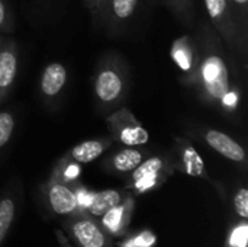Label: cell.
Returning a JSON list of instances; mask_svg holds the SVG:
<instances>
[{"mask_svg":"<svg viewBox=\"0 0 248 247\" xmlns=\"http://www.w3.org/2000/svg\"><path fill=\"white\" fill-rule=\"evenodd\" d=\"M52 175H55L58 179H61L62 182L68 183V185H74L77 182H80V176H81V165L67 159L65 156H62L54 166Z\"/></svg>","mask_w":248,"mask_h":247,"instance_id":"19","label":"cell"},{"mask_svg":"<svg viewBox=\"0 0 248 247\" xmlns=\"http://www.w3.org/2000/svg\"><path fill=\"white\" fill-rule=\"evenodd\" d=\"M248 224L247 220H238L231 224L227 231L224 247H247Z\"/></svg>","mask_w":248,"mask_h":247,"instance_id":"22","label":"cell"},{"mask_svg":"<svg viewBox=\"0 0 248 247\" xmlns=\"http://www.w3.org/2000/svg\"><path fill=\"white\" fill-rule=\"evenodd\" d=\"M61 227L76 247H115V239L106 233L97 218L86 211L62 218Z\"/></svg>","mask_w":248,"mask_h":247,"instance_id":"5","label":"cell"},{"mask_svg":"<svg viewBox=\"0 0 248 247\" xmlns=\"http://www.w3.org/2000/svg\"><path fill=\"white\" fill-rule=\"evenodd\" d=\"M128 194L129 192L126 189H105L94 192L93 201L86 213H89L94 218H100L106 211L121 204Z\"/></svg>","mask_w":248,"mask_h":247,"instance_id":"18","label":"cell"},{"mask_svg":"<svg viewBox=\"0 0 248 247\" xmlns=\"http://www.w3.org/2000/svg\"><path fill=\"white\" fill-rule=\"evenodd\" d=\"M134 210H135V197L129 192L121 204L106 211L97 220L109 236H112L113 239H119L129 233V224L132 220Z\"/></svg>","mask_w":248,"mask_h":247,"instance_id":"12","label":"cell"},{"mask_svg":"<svg viewBox=\"0 0 248 247\" xmlns=\"http://www.w3.org/2000/svg\"><path fill=\"white\" fill-rule=\"evenodd\" d=\"M15 29V17L7 0H0V32L9 33Z\"/></svg>","mask_w":248,"mask_h":247,"instance_id":"26","label":"cell"},{"mask_svg":"<svg viewBox=\"0 0 248 247\" xmlns=\"http://www.w3.org/2000/svg\"><path fill=\"white\" fill-rule=\"evenodd\" d=\"M195 39L199 49V64L192 89L196 90L203 103L219 108L225 95L238 86L232 83L230 52L211 23L205 19L199 22Z\"/></svg>","mask_w":248,"mask_h":247,"instance_id":"1","label":"cell"},{"mask_svg":"<svg viewBox=\"0 0 248 247\" xmlns=\"http://www.w3.org/2000/svg\"><path fill=\"white\" fill-rule=\"evenodd\" d=\"M241 28L248 33V0H230Z\"/></svg>","mask_w":248,"mask_h":247,"instance_id":"27","label":"cell"},{"mask_svg":"<svg viewBox=\"0 0 248 247\" xmlns=\"http://www.w3.org/2000/svg\"><path fill=\"white\" fill-rule=\"evenodd\" d=\"M209 23L227 47L228 52L247 58V32L241 28L230 0H203Z\"/></svg>","mask_w":248,"mask_h":247,"instance_id":"3","label":"cell"},{"mask_svg":"<svg viewBox=\"0 0 248 247\" xmlns=\"http://www.w3.org/2000/svg\"><path fill=\"white\" fill-rule=\"evenodd\" d=\"M129 67L125 58L113 51L105 52L93 76V95L97 109L108 115L122 106L129 90Z\"/></svg>","mask_w":248,"mask_h":247,"instance_id":"2","label":"cell"},{"mask_svg":"<svg viewBox=\"0 0 248 247\" xmlns=\"http://www.w3.org/2000/svg\"><path fill=\"white\" fill-rule=\"evenodd\" d=\"M22 204V185L17 179H12L7 188L0 194V247L4 243Z\"/></svg>","mask_w":248,"mask_h":247,"instance_id":"13","label":"cell"},{"mask_svg":"<svg viewBox=\"0 0 248 247\" xmlns=\"http://www.w3.org/2000/svg\"><path fill=\"white\" fill-rule=\"evenodd\" d=\"M113 146V140L110 137L105 138H92L84 140L74 147H71L64 156L78 165H87L97 160L102 154H105Z\"/></svg>","mask_w":248,"mask_h":247,"instance_id":"17","label":"cell"},{"mask_svg":"<svg viewBox=\"0 0 248 247\" xmlns=\"http://www.w3.org/2000/svg\"><path fill=\"white\" fill-rule=\"evenodd\" d=\"M3 42H4V36H3V33L0 32V48H1V45H3Z\"/></svg>","mask_w":248,"mask_h":247,"instance_id":"30","label":"cell"},{"mask_svg":"<svg viewBox=\"0 0 248 247\" xmlns=\"http://www.w3.org/2000/svg\"><path fill=\"white\" fill-rule=\"evenodd\" d=\"M140 0H105L94 20L96 26H105L108 33H119L137 12Z\"/></svg>","mask_w":248,"mask_h":247,"instance_id":"11","label":"cell"},{"mask_svg":"<svg viewBox=\"0 0 248 247\" xmlns=\"http://www.w3.org/2000/svg\"><path fill=\"white\" fill-rule=\"evenodd\" d=\"M73 191H74V195H76V202H77L78 211H87L90 204H92V201H93L94 191H90L81 182L74 183L73 185Z\"/></svg>","mask_w":248,"mask_h":247,"instance_id":"25","label":"cell"},{"mask_svg":"<svg viewBox=\"0 0 248 247\" xmlns=\"http://www.w3.org/2000/svg\"><path fill=\"white\" fill-rule=\"evenodd\" d=\"M150 1H154V0H150Z\"/></svg>","mask_w":248,"mask_h":247,"instance_id":"31","label":"cell"},{"mask_svg":"<svg viewBox=\"0 0 248 247\" xmlns=\"http://www.w3.org/2000/svg\"><path fill=\"white\" fill-rule=\"evenodd\" d=\"M148 156L147 150L138 147H122L102 162V169L113 176H128Z\"/></svg>","mask_w":248,"mask_h":247,"instance_id":"15","label":"cell"},{"mask_svg":"<svg viewBox=\"0 0 248 247\" xmlns=\"http://www.w3.org/2000/svg\"><path fill=\"white\" fill-rule=\"evenodd\" d=\"M41 191L44 202L51 214L65 218L78 211L73 185L62 182L55 175H49L46 182L41 186Z\"/></svg>","mask_w":248,"mask_h":247,"instance_id":"7","label":"cell"},{"mask_svg":"<svg viewBox=\"0 0 248 247\" xmlns=\"http://www.w3.org/2000/svg\"><path fill=\"white\" fill-rule=\"evenodd\" d=\"M105 121L113 143L124 147H141L150 141L148 131L126 106L108 114Z\"/></svg>","mask_w":248,"mask_h":247,"instance_id":"6","label":"cell"},{"mask_svg":"<svg viewBox=\"0 0 248 247\" xmlns=\"http://www.w3.org/2000/svg\"><path fill=\"white\" fill-rule=\"evenodd\" d=\"M173 148H171V159H173V165L176 172H182L187 176L192 178H199V179H205L209 183L218 186V183L215 181H212L206 172V166L203 159L201 157L199 151L195 148V146L182 137H174L173 138Z\"/></svg>","mask_w":248,"mask_h":247,"instance_id":"8","label":"cell"},{"mask_svg":"<svg viewBox=\"0 0 248 247\" xmlns=\"http://www.w3.org/2000/svg\"><path fill=\"white\" fill-rule=\"evenodd\" d=\"M157 245V234L150 229H142L135 233L125 234L118 247H154Z\"/></svg>","mask_w":248,"mask_h":247,"instance_id":"21","label":"cell"},{"mask_svg":"<svg viewBox=\"0 0 248 247\" xmlns=\"http://www.w3.org/2000/svg\"><path fill=\"white\" fill-rule=\"evenodd\" d=\"M19 68V45L13 38L4 39L0 48V105L9 98Z\"/></svg>","mask_w":248,"mask_h":247,"instance_id":"14","label":"cell"},{"mask_svg":"<svg viewBox=\"0 0 248 247\" xmlns=\"http://www.w3.org/2000/svg\"><path fill=\"white\" fill-rule=\"evenodd\" d=\"M232 210L238 220L248 218V188L246 183L238 185L232 194Z\"/></svg>","mask_w":248,"mask_h":247,"instance_id":"24","label":"cell"},{"mask_svg":"<svg viewBox=\"0 0 248 247\" xmlns=\"http://www.w3.org/2000/svg\"><path fill=\"white\" fill-rule=\"evenodd\" d=\"M67 79H68V71L62 63L58 61L49 63L42 70L39 79V92L42 99L48 105H52L61 96V92L67 84Z\"/></svg>","mask_w":248,"mask_h":247,"instance_id":"16","label":"cell"},{"mask_svg":"<svg viewBox=\"0 0 248 247\" xmlns=\"http://www.w3.org/2000/svg\"><path fill=\"white\" fill-rule=\"evenodd\" d=\"M55 237H57V242H58V246L60 247H76L71 245L70 239L65 236V233L61 229H57L55 230Z\"/></svg>","mask_w":248,"mask_h":247,"instance_id":"29","label":"cell"},{"mask_svg":"<svg viewBox=\"0 0 248 247\" xmlns=\"http://www.w3.org/2000/svg\"><path fill=\"white\" fill-rule=\"evenodd\" d=\"M16 119L10 111H0V154L10 144L15 134Z\"/></svg>","mask_w":248,"mask_h":247,"instance_id":"23","label":"cell"},{"mask_svg":"<svg viewBox=\"0 0 248 247\" xmlns=\"http://www.w3.org/2000/svg\"><path fill=\"white\" fill-rule=\"evenodd\" d=\"M176 172L173 159L169 154L148 156L128 176L125 189L135 195H144L163 186Z\"/></svg>","mask_w":248,"mask_h":247,"instance_id":"4","label":"cell"},{"mask_svg":"<svg viewBox=\"0 0 248 247\" xmlns=\"http://www.w3.org/2000/svg\"><path fill=\"white\" fill-rule=\"evenodd\" d=\"M198 131H199L201 140L209 148H212L215 153H218L224 159L241 166L243 169L247 167V153H246L244 147L237 140H234L232 137H230L228 134H225L217 128L202 127Z\"/></svg>","mask_w":248,"mask_h":247,"instance_id":"10","label":"cell"},{"mask_svg":"<svg viewBox=\"0 0 248 247\" xmlns=\"http://www.w3.org/2000/svg\"><path fill=\"white\" fill-rule=\"evenodd\" d=\"M103 1H105V0H84V6H86L87 10L90 12L92 19H93V23H94V20H96V17H97L100 9H102V6H103Z\"/></svg>","mask_w":248,"mask_h":247,"instance_id":"28","label":"cell"},{"mask_svg":"<svg viewBox=\"0 0 248 247\" xmlns=\"http://www.w3.org/2000/svg\"><path fill=\"white\" fill-rule=\"evenodd\" d=\"M164 3L182 25L187 28H192L195 25V1L193 0H164Z\"/></svg>","mask_w":248,"mask_h":247,"instance_id":"20","label":"cell"},{"mask_svg":"<svg viewBox=\"0 0 248 247\" xmlns=\"http://www.w3.org/2000/svg\"><path fill=\"white\" fill-rule=\"evenodd\" d=\"M170 57L182 71L180 82L189 87H193L199 64V49L195 36L182 35L176 38L170 48Z\"/></svg>","mask_w":248,"mask_h":247,"instance_id":"9","label":"cell"}]
</instances>
